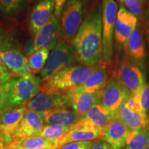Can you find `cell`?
Wrapping results in <instances>:
<instances>
[{
  "instance_id": "cell-21",
  "label": "cell",
  "mask_w": 149,
  "mask_h": 149,
  "mask_svg": "<svg viewBox=\"0 0 149 149\" xmlns=\"http://www.w3.org/2000/svg\"><path fill=\"white\" fill-rule=\"evenodd\" d=\"M115 117V114L111 113L99 102L95 104L77 122L84 125L103 128Z\"/></svg>"
},
{
  "instance_id": "cell-6",
  "label": "cell",
  "mask_w": 149,
  "mask_h": 149,
  "mask_svg": "<svg viewBox=\"0 0 149 149\" xmlns=\"http://www.w3.org/2000/svg\"><path fill=\"white\" fill-rule=\"evenodd\" d=\"M117 12V4L115 0H103L102 8V59L107 63L111 61L113 55V37Z\"/></svg>"
},
{
  "instance_id": "cell-25",
  "label": "cell",
  "mask_w": 149,
  "mask_h": 149,
  "mask_svg": "<svg viewBox=\"0 0 149 149\" xmlns=\"http://www.w3.org/2000/svg\"><path fill=\"white\" fill-rule=\"evenodd\" d=\"M149 145V128L130 130L125 149H145Z\"/></svg>"
},
{
  "instance_id": "cell-17",
  "label": "cell",
  "mask_w": 149,
  "mask_h": 149,
  "mask_svg": "<svg viewBox=\"0 0 149 149\" xmlns=\"http://www.w3.org/2000/svg\"><path fill=\"white\" fill-rule=\"evenodd\" d=\"M46 125L72 126L80 120L71 107H61L53 109L41 114Z\"/></svg>"
},
{
  "instance_id": "cell-45",
  "label": "cell",
  "mask_w": 149,
  "mask_h": 149,
  "mask_svg": "<svg viewBox=\"0 0 149 149\" xmlns=\"http://www.w3.org/2000/svg\"><path fill=\"white\" fill-rule=\"evenodd\" d=\"M145 149H149V145H148V146H147V147H146V148H145Z\"/></svg>"
},
{
  "instance_id": "cell-41",
  "label": "cell",
  "mask_w": 149,
  "mask_h": 149,
  "mask_svg": "<svg viewBox=\"0 0 149 149\" xmlns=\"http://www.w3.org/2000/svg\"><path fill=\"white\" fill-rule=\"evenodd\" d=\"M57 145H55V146H53L51 147H48V148H42V149H57Z\"/></svg>"
},
{
  "instance_id": "cell-3",
  "label": "cell",
  "mask_w": 149,
  "mask_h": 149,
  "mask_svg": "<svg viewBox=\"0 0 149 149\" xmlns=\"http://www.w3.org/2000/svg\"><path fill=\"white\" fill-rule=\"evenodd\" d=\"M42 80L40 77H20L11 80L6 110L23 106L41 91Z\"/></svg>"
},
{
  "instance_id": "cell-14",
  "label": "cell",
  "mask_w": 149,
  "mask_h": 149,
  "mask_svg": "<svg viewBox=\"0 0 149 149\" xmlns=\"http://www.w3.org/2000/svg\"><path fill=\"white\" fill-rule=\"evenodd\" d=\"M101 93L102 91L94 93H87L75 87L68 91L66 95L70 98L72 108L81 119L95 104L100 102Z\"/></svg>"
},
{
  "instance_id": "cell-39",
  "label": "cell",
  "mask_w": 149,
  "mask_h": 149,
  "mask_svg": "<svg viewBox=\"0 0 149 149\" xmlns=\"http://www.w3.org/2000/svg\"><path fill=\"white\" fill-rule=\"evenodd\" d=\"M9 143L2 133L0 132V149H4Z\"/></svg>"
},
{
  "instance_id": "cell-43",
  "label": "cell",
  "mask_w": 149,
  "mask_h": 149,
  "mask_svg": "<svg viewBox=\"0 0 149 149\" xmlns=\"http://www.w3.org/2000/svg\"><path fill=\"white\" fill-rule=\"evenodd\" d=\"M44 1H50V2H52V3H54V1H55V0H44Z\"/></svg>"
},
{
  "instance_id": "cell-36",
  "label": "cell",
  "mask_w": 149,
  "mask_h": 149,
  "mask_svg": "<svg viewBox=\"0 0 149 149\" xmlns=\"http://www.w3.org/2000/svg\"><path fill=\"white\" fill-rule=\"evenodd\" d=\"M67 1L68 0H55L54 1V15L57 18L61 16Z\"/></svg>"
},
{
  "instance_id": "cell-35",
  "label": "cell",
  "mask_w": 149,
  "mask_h": 149,
  "mask_svg": "<svg viewBox=\"0 0 149 149\" xmlns=\"http://www.w3.org/2000/svg\"><path fill=\"white\" fill-rule=\"evenodd\" d=\"M23 48L24 54L26 55L30 56L32 55L35 51L34 39L31 38V37H26L24 40Z\"/></svg>"
},
{
  "instance_id": "cell-22",
  "label": "cell",
  "mask_w": 149,
  "mask_h": 149,
  "mask_svg": "<svg viewBox=\"0 0 149 149\" xmlns=\"http://www.w3.org/2000/svg\"><path fill=\"white\" fill-rule=\"evenodd\" d=\"M0 61L6 66L11 74L19 77L29 64L27 57L19 50L14 48L0 53Z\"/></svg>"
},
{
  "instance_id": "cell-46",
  "label": "cell",
  "mask_w": 149,
  "mask_h": 149,
  "mask_svg": "<svg viewBox=\"0 0 149 149\" xmlns=\"http://www.w3.org/2000/svg\"><path fill=\"white\" fill-rule=\"evenodd\" d=\"M148 120H149V111H148Z\"/></svg>"
},
{
  "instance_id": "cell-42",
  "label": "cell",
  "mask_w": 149,
  "mask_h": 149,
  "mask_svg": "<svg viewBox=\"0 0 149 149\" xmlns=\"http://www.w3.org/2000/svg\"><path fill=\"white\" fill-rule=\"evenodd\" d=\"M118 3H120V4H124V0H116Z\"/></svg>"
},
{
  "instance_id": "cell-16",
  "label": "cell",
  "mask_w": 149,
  "mask_h": 149,
  "mask_svg": "<svg viewBox=\"0 0 149 149\" xmlns=\"http://www.w3.org/2000/svg\"><path fill=\"white\" fill-rule=\"evenodd\" d=\"M26 109L24 106L6 110L0 115V132L3 134L10 144Z\"/></svg>"
},
{
  "instance_id": "cell-24",
  "label": "cell",
  "mask_w": 149,
  "mask_h": 149,
  "mask_svg": "<svg viewBox=\"0 0 149 149\" xmlns=\"http://www.w3.org/2000/svg\"><path fill=\"white\" fill-rule=\"evenodd\" d=\"M10 143H13L21 149H42L57 145V143L55 141L48 140L41 135L14 139Z\"/></svg>"
},
{
  "instance_id": "cell-1",
  "label": "cell",
  "mask_w": 149,
  "mask_h": 149,
  "mask_svg": "<svg viewBox=\"0 0 149 149\" xmlns=\"http://www.w3.org/2000/svg\"><path fill=\"white\" fill-rule=\"evenodd\" d=\"M77 61L95 65L102 58V15L100 6L86 18L72 42Z\"/></svg>"
},
{
  "instance_id": "cell-8",
  "label": "cell",
  "mask_w": 149,
  "mask_h": 149,
  "mask_svg": "<svg viewBox=\"0 0 149 149\" xmlns=\"http://www.w3.org/2000/svg\"><path fill=\"white\" fill-rule=\"evenodd\" d=\"M130 95H134L146 82L142 70L137 64L126 58L121 63L115 74Z\"/></svg>"
},
{
  "instance_id": "cell-11",
  "label": "cell",
  "mask_w": 149,
  "mask_h": 149,
  "mask_svg": "<svg viewBox=\"0 0 149 149\" xmlns=\"http://www.w3.org/2000/svg\"><path fill=\"white\" fill-rule=\"evenodd\" d=\"M103 128L84 125L77 122L70 127V130L57 141V146L71 142L91 141L102 139Z\"/></svg>"
},
{
  "instance_id": "cell-38",
  "label": "cell",
  "mask_w": 149,
  "mask_h": 149,
  "mask_svg": "<svg viewBox=\"0 0 149 149\" xmlns=\"http://www.w3.org/2000/svg\"><path fill=\"white\" fill-rule=\"evenodd\" d=\"M143 19V27H144L145 35L147 42L149 44V8L147 10Z\"/></svg>"
},
{
  "instance_id": "cell-10",
  "label": "cell",
  "mask_w": 149,
  "mask_h": 149,
  "mask_svg": "<svg viewBox=\"0 0 149 149\" xmlns=\"http://www.w3.org/2000/svg\"><path fill=\"white\" fill-rule=\"evenodd\" d=\"M137 26V17L124 7L117 12L115 24V39L117 44L126 47L130 35Z\"/></svg>"
},
{
  "instance_id": "cell-37",
  "label": "cell",
  "mask_w": 149,
  "mask_h": 149,
  "mask_svg": "<svg viewBox=\"0 0 149 149\" xmlns=\"http://www.w3.org/2000/svg\"><path fill=\"white\" fill-rule=\"evenodd\" d=\"M91 149H115L109 143L103 139H96L92 141Z\"/></svg>"
},
{
  "instance_id": "cell-47",
  "label": "cell",
  "mask_w": 149,
  "mask_h": 149,
  "mask_svg": "<svg viewBox=\"0 0 149 149\" xmlns=\"http://www.w3.org/2000/svg\"><path fill=\"white\" fill-rule=\"evenodd\" d=\"M4 149H6V148H4Z\"/></svg>"
},
{
  "instance_id": "cell-30",
  "label": "cell",
  "mask_w": 149,
  "mask_h": 149,
  "mask_svg": "<svg viewBox=\"0 0 149 149\" xmlns=\"http://www.w3.org/2000/svg\"><path fill=\"white\" fill-rule=\"evenodd\" d=\"M124 5L135 17H141L144 5V0H124Z\"/></svg>"
},
{
  "instance_id": "cell-27",
  "label": "cell",
  "mask_w": 149,
  "mask_h": 149,
  "mask_svg": "<svg viewBox=\"0 0 149 149\" xmlns=\"http://www.w3.org/2000/svg\"><path fill=\"white\" fill-rule=\"evenodd\" d=\"M70 127L60 125H45L40 135L48 140L57 143L58 140L69 131Z\"/></svg>"
},
{
  "instance_id": "cell-23",
  "label": "cell",
  "mask_w": 149,
  "mask_h": 149,
  "mask_svg": "<svg viewBox=\"0 0 149 149\" xmlns=\"http://www.w3.org/2000/svg\"><path fill=\"white\" fill-rule=\"evenodd\" d=\"M125 48L128 55L135 62L141 64L145 60L146 51L144 40V32L139 25L137 26L130 35Z\"/></svg>"
},
{
  "instance_id": "cell-15",
  "label": "cell",
  "mask_w": 149,
  "mask_h": 149,
  "mask_svg": "<svg viewBox=\"0 0 149 149\" xmlns=\"http://www.w3.org/2000/svg\"><path fill=\"white\" fill-rule=\"evenodd\" d=\"M130 132L126 124L115 117L103 128L102 139L115 149H122L125 147Z\"/></svg>"
},
{
  "instance_id": "cell-32",
  "label": "cell",
  "mask_w": 149,
  "mask_h": 149,
  "mask_svg": "<svg viewBox=\"0 0 149 149\" xmlns=\"http://www.w3.org/2000/svg\"><path fill=\"white\" fill-rule=\"evenodd\" d=\"M13 44L11 38L0 29V53L13 48Z\"/></svg>"
},
{
  "instance_id": "cell-33",
  "label": "cell",
  "mask_w": 149,
  "mask_h": 149,
  "mask_svg": "<svg viewBox=\"0 0 149 149\" xmlns=\"http://www.w3.org/2000/svg\"><path fill=\"white\" fill-rule=\"evenodd\" d=\"M91 141H79V142H71L62 145L57 149H91Z\"/></svg>"
},
{
  "instance_id": "cell-12",
  "label": "cell",
  "mask_w": 149,
  "mask_h": 149,
  "mask_svg": "<svg viewBox=\"0 0 149 149\" xmlns=\"http://www.w3.org/2000/svg\"><path fill=\"white\" fill-rule=\"evenodd\" d=\"M60 24L55 15L51 17L50 21L35 33V51L41 48H47L52 51L57 45V39L60 34Z\"/></svg>"
},
{
  "instance_id": "cell-31",
  "label": "cell",
  "mask_w": 149,
  "mask_h": 149,
  "mask_svg": "<svg viewBox=\"0 0 149 149\" xmlns=\"http://www.w3.org/2000/svg\"><path fill=\"white\" fill-rule=\"evenodd\" d=\"M10 81L0 85V115L6 110Z\"/></svg>"
},
{
  "instance_id": "cell-26",
  "label": "cell",
  "mask_w": 149,
  "mask_h": 149,
  "mask_svg": "<svg viewBox=\"0 0 149 149\" xmlns=\"http://www.w3.org/2000/svg\"><path fill=\"white\" fill-rule=\"evenodd\" d=\"M49 53L47 48H41L35 51L32 55L28 57L29 65L34 76L44 69L47 62Z\"/></svg>"
},
{
  "instance_id": "cell-20",
  "label": "cell",
  "mask_w": 149,
  "mask_h": 149,
  "mask_svg": "<svg viewBox=\"0 0 149 149\" xmlns=\"http://www.w3.org/2000/svg\"><path fill=\"white\" fill-rule=\"evenodd\" d=\"M107 62L101 61L95 65V69L85 82L77 86L80 90L87 93H94L102 91L109 81V73Z\"/></svg>"
},
{
  "instance_id": "cell-18",
  "label": "cell",
  "mask_w": 149,
  "mask_h": 149,
  "mask_svg": "<svg viewBox=\"0 0 149 149\" xmlns=\"http://www.w3.org/2000/svg\"><path fill=\"white\" fill-rule=\"evenodd\" d=\"M44 127V122L41 115L26 110L19 126L14 134L13 140L40 135Z\"/></svg>"
},
{
  "instance_id": "cell-2",
  "label": "cell",
  "mask_w": 149,
  "mask_h": 149,
  "mask_svg": "<svg viewBox=\"0 0 149 149\" xmlns=\"http://www.w3.org/2000/svg\"><path fill=\"white\" fill-rule=\"evenodd\" d=\"M95 65H74L43 79L40 92L66 95L70 89L85 82L94 70Z\"/></svg>"
},
{
  "instance_id": "cell-9",
  "label": "cell",
  "mask_w": 149,
  "mask_h": 149,
  "mask_svg": "<svg viewBox=\"0 0 149 149\" xmlns=\"http://www.w3.org/2000/svg\"><path fill=\"white\" fill-rule=\"evenodd\" d=\"M24 107L28 111H31L38 114L55 108L71 107V102L66 95L49 94L40 92L31 100L26 102Z\"/></svg>"
},
{
  "instance_id": "cell-4",
  "label": "cell",
  "mask_w": 149,
  "mask_h": 149,
  "mask_svg": "<svg viewBox=\"0 0 149 149\" xmlns=\"http://www.w3.org/2000/svg\"><path fill=\"white\" fill-rule=\"evenodd\" d=\"M77 61L73 46L67 43L59 42L49 53L46 66L40 72L42 80L72 66Z\"/></svg>"
},
{
  "instance_id": "cell-7",
  "label": "cell",
  "mask_w": 149,
  "mask_h": 149,
  "mask_svg": "<svg viewBox=\"0 0 149 149\" xmlns=\"http://www.w3.org/2000/svg\"><path fill=\"white\" fill-rule=\"evenodd\" d=\"M130 96L120 80L113 76L102 91L100 104L113 114L116 113L123 102Z\"/></svg>"
},
{
  "instance_id": "cell-34",
  "label": "cell",
  "mask_w": 149,
  "mask_h": 149,
  "mask_svg": "<svg viewBox=\"0 0 149 149\" xmlns=\"http://www.w3.org/2000/svg\"><path fill=\"white\" fill-rule=\"evenodd\" d=\"M10 72L6 66L0 61V85L4 84L11 81Z\"/></svg>"
},
{
  "instance_id": "cell-40",
  "label": "cell",
  "mask_w": 149,
  "mask_h": 149,
  "mask_svg": "<svg viewBox=\"0 0 149 149\" xmlns=\"http://www.w3.org/2000/svg\"><path fill=\"white\" fill-rule=\"evenodd\" d=\"M6 149H21L20 148H19L17 146L15 145L13 143H10L8 145H7V146L6 147Z\"/></svg>"
},
{
  "instance_id": "cell-19",
  "label": "cell",
  "mask_w": 149,
  "mask_h": 149,
  "mask_svg": "<svg viewBox=\"0 0 149 149\" xmlns=\"http://www.w3.org/2000/svg\"><path fill=\"white\" fill-rule=\"evenodd\" d=\"M54 12V3L42 0L35 6L29 19L30 31L35 35L51 19Z\"/></svg>"
},
{
  "instance_id": "cell-13",
  "label": "cell",
  "mask_w": 149,
  "mask_h": 149,
  "mask_svg": "<svg viewBox=\"0 0 149 149\" xmlns=\"http://www.w3.org/2000/svg\"><path fill=\"white\" fill-rule=\"evenodd\" d=\"M115 117L122 121L130 130L149 128L148 114L140 108H130L123 102L115 113Z\"/></svg>"
},
{
  "instance_id": "cell-44",
  "label": "cell",
  "mask_w": 149,
  "mask_h": 149,
  "mask_svg": "<svg viewBox=\"0 0 149 149\" xmlns=\"http://www.w3.org/2000/svg\"><path fill=\"white\" fill-rule=\"evenodd\" d=\"M29 1H31H31H36V0H29Z\"/></svg>"
},
{
  "instance_id": "cell-29",
  "label": "cell",
  "mask_w": 149,
  "mask_h": 149,
  "mask_svg": "<svg viewBox=\"0 0 149 149\" xmlns=\"http://www.w3.org/2000/svg\"><path fill=\"white\" fill-rule=\"evenodd\" d=\"M24 0H0V12L6 15L17 13L23 4Z\"/></svg>"
},
{
  "instance_id": "cell-28",
  "label": "cell",
  "mask_w": 149,
  "mask_h": 149,
  "mask_svg": "<svg viewBox=\"0 0 149 149\" xmlns=\"http://www.w3.org/2000/svg\"><path fill=\"white\" fill-rule=\"evenodd\" d=\"M133 96L141 110L148 114L149 111V82L146 81Z\"/></svg>"
},
{
  "instance_id": "cell-5",
  "label": "cell",
  "mask_w": 149,
  "mask_h": 149,
  "mask_svg": "<svg viewBox=\"0 0 149 149\" xmlns=\"http://www.w3.org/2000/svg\"><path fill=\"white\" fill-rule=\"evenodd\" d=\"M84 12L83 0H68L65 4L60 24V34L63 42H72L81 24Z\"/></svg>"
}]
</instances>
